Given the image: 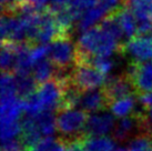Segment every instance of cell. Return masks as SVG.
I'll return each mask as SVG.
<instances>
[{
	"instance_id": "obj_6",
	"label": "cell",
	"mask_w": 152,
	"mask_h": 151,
	"mask_svg": "<svg viewBox=\"0 0 152 151\" xmlns=\"http://www.w3.org/2000/svg\"><path fill=\"white\" fill-rule=\"evenodd\" d=\"M102 89H103V91L108 98L110 106L115 100L122 99L124 97L137 96L134 92V89H133L130 80L128 79L126 73L107 78L106 84H103Z\"/></svg>"
},
{
	"instance_id": "obj_7",
	"label": "cell",
	"mask_w": 152,
	"mask_h": 151,
	"mask_svg": "<svg viewBox=\"0 0 152 151\" xmlns=\"http://www.w3.org/2000/svg\"><path fill=\"white\" fill-rule=\"evenodd\" d=\"M114 116L110 114L108 111L102 113H91L89 116L88 122L86 126V136L87 137H102L111 131L115 127Z\"/></svg>"
},
{
	"instance_id": "obj_12",
	"label": "cell",
	"mask_w": 152,
	"mask_h": 151,
	"mask_svg": "<svg viewBox=\"0 0 152 151\" xmlns=\"http://www.w3.org/2000/svg\"><path fill=\"white\" fill-rule=\"evenodd\" d=\"M56 72H57V70H56L55 66L49 60V58H45L34 63L31 75L34 78L36 82L40 84L52 79L55 77Z\"/></svg>"
},
{
	"instance_id": "obj_8",
	"label": "cell",
	"mask_w": 152,
	"mask_h": 151,
	"mask_svg": "<svg viewBox=\"0 0 152 151\" xmlns=\"http://www.w3.org/2000/svg\"><path fill=\"white\" fill-rule=\"evenodd\" d=\"M79 107L81 110L91 114V113H97L100 111L103 112L110 109V103L103 89L99 88L96 90L81 92Z\"/></svg>"
},
{
	"instance_id": "obj_5",
	"label": "cell",
	"mask_w": 152,
	"mask_h": 151,
	"mask_svg": "<svg viewBox=\"0 0 152 151\" xmlns=\"http://www.w3.org/2000/svg\"><path fill=\"white\" fill-rule=\"evenodd\" d=\"M124 73L130 80L137 97L152 92V60L129 63Z\"/></svg>"
},
{
	"instance_id": "obj_15",
	"label": "cell",
	"mask_w": 152,
	"mask_h": 151,
	"mask_svg": "<svg viewBox=\"0 0 152 151\" xmlns=\"http://www.w3.org/2000/svg\"><path fill=\"white\" fill-rule=\"evenodd\" d=\"M128 151H152V134H141L132 139Z\"/></svg>"
},
{
	"instance_id": "obj_25",
	"label": "cell",
	"mask_w": 152,
	"mask_h": 151,
	"mask_svg": "<svg viewBox=\"0 0 152 151\" xmlns=\"http://www.w3.org/2000/svg\"><path fill=\"white\" fill-rule=\"evenodd\" d=\"M113 151H128V149H126V148H115Z\"/></svg>"
},
{
	"instance_id": "obj_14",
	"label": "cell",
	"mask_w": 152,
	"mask_h": 151,
	"mask_svg": "<svg viewBox=\"0 0 152 151\" xmlns=\"http://www.w3.org/2000/svg\"><path fill=\"white\" fill-rule=\"evenodd\" d=\"M85 147L87 151H113L114 142L111 138L102 137H86Z\"/></svg>"
},
{
	"instance_id": "obj_21",
	"label": "cell",
	"mask_w": 152,
	"mask_h": 151,
	"mask_svg": "<svg viewBox=\"0 0 152 151\" xmlns=\"http://www.w3.org/2000/svg\"><path fill=\"white\" fill-rule=\"evenodd\" d=\"M22 0H1L2 13H11Z\"/></svg>"
},
{
	"instance_id": "obj_18",
	"label": "cell",
	"mask_w": 152,
	"mask_h": 151,
	"mask_svg": "<svg viewBox=\"0 0 152 151\" xmlns=\"http://www.w3.org/2000/svg\"><path fill=\"white\" fill-rule=\"evenodd\" d=\"M99 4H101L108 10V15L118 8L126 4V0H99Z\"/></svg>"
},
{
	"instance_id": "obj_22",
	"label": "cell",
	"mask_w": 152,
	"mask_h": 151,
	"mask_svg": "<svg viewBox=\"0 0 152 151\" xmlns=\"http://www.w3.org/2000/svg\"><path fill=\"white\" fill-rule=\"evenodd\" d=\"M72 0H51V4H48L51 8H62L70 6Z\"/></svg>"
},
{
	"instance_id": "obj_16",
	"label": "cell",
	"mask_w": 152,
	"mask_h": 151,
	"mask_svg": "<svg viewBox=\"0 0 152 151\" xmlns=\"http://www.w3.org/2000/svg\"><path fill=\"white\" fill-rule=\"evenodd\" d=\"M66 146L60 139H53L51 137L43 138L34 147L32 151H64Z\"/></svg>"
},
{
	"instance_id": "obj_2",
	"label": "cell",
	"mask_w": 152,
	"mask_h": 151,
	"mask_svg": "<svg viewBox=\"0 0 152 151\" xmlns=\"http://www.w3.org/2000/svg\"><path fill=\"white\" fill-rule=\"evenodd\" d=\"M48 58L55 66L58 73L69 75L76 67V46L71 36H60L51 41Z\"/></svg>"
},
{
	"instance_id": "obj_4",
	"label": "cell",
	"mask_w": 152,
	"mask_h": 151,
	"mask_svg": "<svg viewBox=\"0 0 152 151\" xmlns=\"http://www.w3.org/2000/svg\"><path fill=\"white\" fill-rule=\"evenodd\" d=\"M119 55L131 62H147L152 60V34H137L118 48Z\"/></svg>"
},
{
	"instance_id": "obj_9",
	"label": "cell",
	"mask_w": 152,
	"mask_h": 151,
	"mask_svg": "<svg viewBox=\"0 0 152 151\" xmlns=\"http://www.w3.org/2000/svg\"><path fill=\"white\" fill-rule=\"evenodd\" d=\"M110 13H112L114 18L117 19L124 37L127 38V40L137 36V34H138V21L127 4H123L122 7H120Z\"/></svg>"
},
{
	"instance_id": "obj_3",
	"label": "cell",
	"mask_w": 152,
	"mask_h": 151,
	"mask_svg": "<svg viewBox=\"0 0 152 151\" xmlns=\"http://www.w3.org/2000/svg\"><path fill=\"white\" fill-rule=\"evenodd\" d=\"M107 77L91 65H77L69 75L70 84L81 92L102 88Z\"/></svg>"
},
{
	"instance_id": "obj_19",
	"label": "cell",
	"mask_w": 152,
	"mask_h": 151,
	"mask_svg": "<svg viewBox=\"0 0 152 151\" xmlns=\"http://www.w3.org/2000/svg\"><path fill=\"white\" fill-rule=\"evenodd\" d=\"M1 151H27L22 143L19 140H10L7 142H4Z\"/></svg>"
},
{
	"instance_id": "obj_24",
	"label": "cell",
	"mask_w": 152,
	"mask_h": 151,
	"mask_svg": "<svg viewBox=\"0 0 152 151\" xmlns=\"http://www.w3.org/2000/svg\"><path fill=\"white\" fill-rule=\"evenodd\" d=\"M147 114H148V118H149V120H150V122L152 123V107L147 111Z\"/></svg>"
},
{
	"instance_id": "obj_11",
	"label": "cell",
	"mask_w": 152,
	"mask_h": 151,
	"mask_svg": "<svg viewBox=\"0 0 152 151\" xmlns=\"http://www.w3.org/2000/svg\"><path fill=\"white\" fill-rule=\"evenodd\" d=\"M129 9L139 22H152V0H126Z\"/></svg>"
},
{
	"instance_id": "obj_13",
	"label": "cell",
	"mask_w": 152,
	"mask_h": 151,
	"mask_svg": "<svg viewBox=\"0 0 152 151\" xmlns=\"http://www.w3.org/2000/svg\"><path fill=\"white\" fill-rule=\"evenodd\" d=\"M137 101L138 97L137 96H129L124 97L122 99L115 100L110 106V110L114 117L119 118H126L131 116L137 109Z\"/></svg>"
},
{
	"instance_id": "obj_1",
	"label": "cell",
	"mask_w": 152,
	"mask_h": 151,
	"mask_svg": "<svg viewBox=\"0 0 152 151\" xmlns=\"http://www.w3.org/2000/svg\"><path fill=\"white\" fill-rule=\"evenodd\" d=\"M89 116L88 112L77 108L58 111L56 117V130L60 134V140L66 143L85 139L87 137L86 126Z\"/></svg>"
},
{
	"instance_id": "obj_20",
	"label": "cell",
	"mask_w": 152,
	"mask_h": 151,
	"mask_svg": "<svg viewBox=\"0 0 152 151\" xmlns=\"http://www.w3.org/2000/svg\"><path fill=\"white\" fill-rule=\"evenodd\" d=\"M85 139L71 141V142H64V146H66V150L64 151H87L85 147Z\"/></svg>"
},
{
	"instance_id": "obj_10",
	"label": "cell",
	"mask_w": 152,
	"mask_h": 151,
	"mask_svg": "<svg viewBox=\"0 0 152 151\" xmlns=\"http://www.w3.org/2000/svg\"><path fill=\"white\" fill-rule=\"evenodd\" d=\"M107 15H108V10L101 4L98 2L94 7L90 8L82 15L81 19L79 20L78 27H79L80 30L86 31V30H88L90 28L94 27V26H97L96 23H97L98 21L102 20Z\"/></svg>"
},
{
	"instance_id": "obj_23",
	"label": "cell",
	"mask_w": 152,
	"mask_h": 151,
	"mask_svg": "<svg viewBox=\"0 0 152 151\" xmlns=\"http://www.w3.org/2000/svg\"><path fill=\"white\" fill-rule=\"evenodd\" d=\"M31 4H34L36 7H38V8L40 9H43L46 8V7H48L47 6V4L50 1V0H29Z\"/></svg>"
},
{
	"instance_id": "obj_17",
	"label": "cell",
	"mask_w": 152,
	"mask_h": 151,
	"mask_svg": "<svg viewBox=\"0 0 152 151\" xmlns=\"http://www.w3.org/2000/svg\"><path fill=\"white\" fill-rule=\"evenodd\" d=\"M98 2H99V0H72L70 6L73 9H76L78 12L83 15L87 10L94 7Z\"/></svg>"
}]
</instances>
